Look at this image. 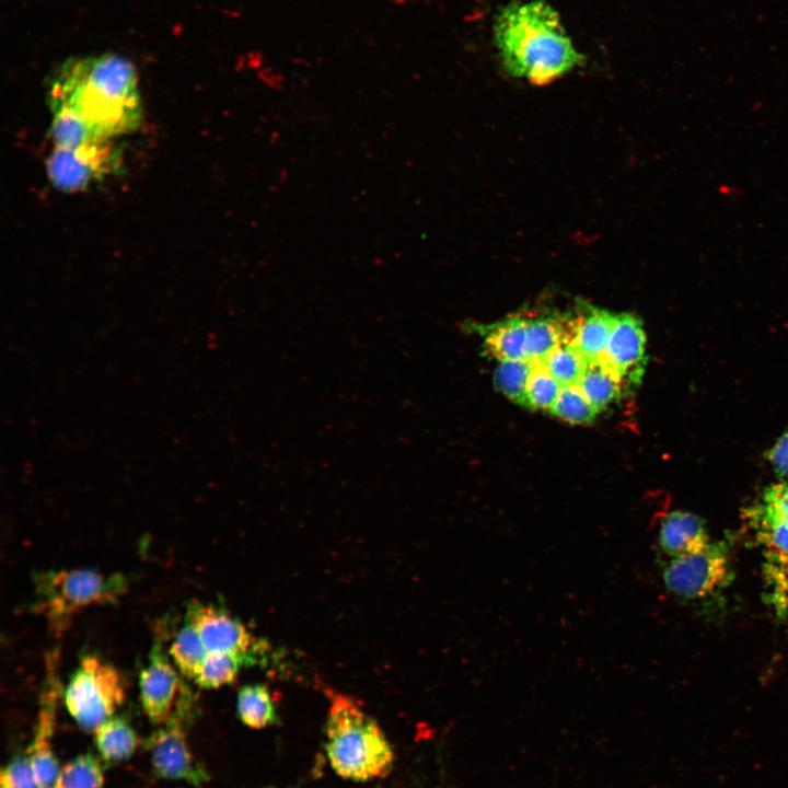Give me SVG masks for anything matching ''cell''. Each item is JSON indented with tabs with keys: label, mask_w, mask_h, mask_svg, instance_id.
<instances>
[{
	"label": "cell",
	"mask_w": 788,
	"mask_h": 788,
	"mask_svg": "<svg viewBox=\"0 0 788 788\" xmlns=\"http://www.w3.org/2000/svg\"><path fill=\"white\" fill-rule=\"evenodd\" d=\"M46 96L50 112L72 114L100 140L136 130L142 118L136 69L114 53L65 60L49 77Z\"/></svg>",
	"instance_id": "6da1fadb"
},
{
	"label": "cell",
	"mask_w": 788,
	"mask_h": 788,
	"mask_svg": "<svg viewBox=\"0 0 788 788\" xmlns=\"http://www.w3.org/2000/svg\"><path fill=\"white\" fill-rule=\"evenodd\" d=\"M494 37L505 69L533 84L551 83L581 60L558 13L543 0L507 4L496 18Z\"/></svg>",
	"instance_id": "7a4b0ae2"
},
{
	"label": "cell",
	"mask_w": 788,
	"mask_h": 788,
	"mask_svg": "<svg viewBox=\"0 0 788 788\" xmlns=\"http://www.w3.org/2000/svg\"><path fill=\"white\" fill-rule=\"evenodd\" d=\"M326 752L340 777L366 781L384 776L392 767L393 751L385 734L351 698L333 694L326 720Z\"/></svg>",
	"instance_id": "3957f363"
},
{
	"label": "cell",
	"mask_w": 788,
	"mask_h": 788,
	"mask_svg": "<svg viewBox=\"0 0 788 788\" xmlns=\"http://www.w3.org/2000/svg\"><path fill=\"white\" fill-rule=\"evenodd\" d=\"M35 611L44 616L54 636H61L74 615L91 605L107 604L123 595L128 582L123 575H103L90 569L38 572Z\"/></svg>",
	"instance_id": "277c9868"
},
{
	"label": "cell",
	"mask_w": 788,
	"mask_h": 788,
	"mask_svg": "<svg viewBox=\"0 0 788 788\" xmlns=\"http://www.w3.org/2000/svg\"><path fill=\"white\" fill-rule=\"evenodd\" d=\"M125 688L119 672L95 657H85L72 673L65 691L66 707L77 725L90 732L123 704Z\"/></svg>",
	"instance_id": "5b68a950"
},
{
	"label": "cell",
	"mask_w": 788,
	"mask_h": 788,
	"mask_svg": "<svg viewBox=\"0 0 788 788\" xmlns=\"http://www.w3.org/2000/svg\"><path fill=\"white\" fill-rule=\"evenodd\" d=\"M123 171L121 150L112 140L76 148L55 147L46 161L50 184L62 193L84 190L90 184Z\"/></svg>",
	"instance_id": "8992f818"
},
{
	"label": "cell",
	"mask_w": 788,
	"mask_h": 788,
	"mask_svg": "<svg viewBox=\"0 0 788 788\" xmlns=\"http://www.w3.org/2000/svg\"><path fill=\"white\" fill-rule=\"evenodd\" d=\"M662 578L667 589L676 596L699 600L714 595L732 578L727 547L711 542L697 553L671 558Z\"/></svg>",
	"instance_id": "52a82bcc"
},
{
	"label": "cell",
	"mask_w": 788,
	"mask_h": 788,
	"mask_svg": "<svg viewBox=\"0 0 788 788\" xmlns=\"http://www.w3.org/2000/svg\"><path fill=\"white\" fill-rule=\"evenodd\" d=\"M190 706L192 697L188 691L170 720L152 733L148 750L151 764L159 776L186 780L197 786L205 779V774L194 760L185 733L184 719Z\"/></svg>",
	"instance_id": "ba28073f"
},
{
	"label": "cell",
	"mask_w": 788,
	"mask_h": 788,
	"mask_svg": "<svg viewBox=\"0 0 788 788\" xmlns=\"http://www.w3.org/2000/svg\"><path fill=\"white\" fill-rule=\"evenodd\" d=\"M187 622L196 628L208 652L234 653L247 659L252 665L264 657V644L240 619L221 609L193 604L187 612Z\"/></svg>",
	"instance_id": "9c48e42d"
},
{
	"label": "cell",
	"mask_w": 788,
	"mask_h": 788,
	"mask_svg": "<svg viewBox=\"0 0 788 788\" xmlns=\"http://www.w3.org/2000/svg\"><path fill=\"white\" fill-rule=\"evenodd\" d=\"M140 699L142 708L153 725L162 726L175 712L182 697L188 692L177 671L157 640L149 662L140 673Z\"/></svg>",
	"instance_id": "30bf717a"
},
{
	"label": "cell",
	"mask_w": 788,
	"mask_h": 788,
	"mask_svg": "<svg viewBox=\"0 0 788 788\" xmlns=\"http://www.w3.org/2000/svg\"><path fill=\"white\" fill-rule=\"evenodd\" d=\"M47 665L35 733L27 754L40 788H53L60 770L53 743L59 698V683L54 658H50V663Z\"/></svg>",
	"instance_id": "8fae6325"
},
{
	"label": "cell",
	"mask_w": 788,
	"mask_h": 788,
	"mask_svg": "<svg viewBox=\"0 0 788 788\" xmlns=\"http://www.w3.org/2000/svg\"><path fill=\"white\" fill-rule=\"evenodd\" d=\"M623 382L638 383L646 363V334L633 314L616 316L605 351L599 359Z\"/></svg>",
	"instance_id": "7c38bea8"
},
{
	"label": "cell",
	"mask_w": 788,
	"mask_h": 788,
	"mask_svg": "<svg viewBox=\"0 0 788 788\" xmlns=\"http://www.w3.org/2000/svg\"><path fill=\"white\" fill-rule=\"evenodd\" d=\"M658 542L660 548L671 558L697 553L710 543L703 521L695 514L676 510L665 515Z\"/></svg>",
	"instance_id": "4fadbf2b"
},
{
	"label": "cell",
	"mask_w": 788,
	"mask_h": 788,
	"mask_svg": "<svg viewBox=\"0 0 788 788\" xmlns=\"http://www.w3.org/2000/svg\"><path fill=\"white\" fill-rule=\"evenodd\" d=\"M616 316L605 310L590 309L578 318L568 322V341L588 362L599 360L605 351Z\"/></svg>",
	"instance_id": "5bb4252c"
},
{
	"label": "cell",
	"mask_w": 788,
	"mask_h": 788,
	"mask_svg": "<svg viewBox=\"0 0 788 788\" xmlns=\"http://www.w3.org/2000/svg\"><path fill=\"white\" fill-rule=\"evenodd\" d=\"M528 317L513 315L498 323L479 326L486 350L499 361L526 360Z\"/></svg>",
	"instance_id": "9a60e30c"
},
{
	"label": "cell",
	"mask_w": 788,
	"mask_h": 788,
	"mask_svg": "<svg viewBox=\"0 0 788 788\" xmlns=\"http://www.w3.org/2000/svg\"><path fill=\"white\" fill-rule=\"evenodd\" d=\"M565 340H568V323L555 316L528 318L525 356L531 363H542Z\"/></svg>",
	"instance_id": "2e32d148"
},
{
	"label": "cell",
	"mask_w": 788,
	"mask_h": 788,
	"mask_svg": "<svg viewBox=\"0 0 788 788\" xmlns=\"http://www.w3.org/2000/svg\"><path fill=\"white\" fill-rule=\"evenodd\" d=\"M102 758L119 762L128 758L137 749L139 739L132 727L123 718L112 717L93 732Z\"/></svg>",
	"instance_id": "e0dca14e"
},
{
	"label": "cell",
	"mask_w": 788,
	"mask_h": 788,
	"mask_svg": "<svg viewBox=\"0 0 788 788\" xmlns=\"http://www.w3.org/2000/svg\"><path fill=\"white\" fill-rule=\"evenodd\" d=\"M236 707L242 722L253 729H263L277 720L270 691L263 684L243 686L237 695Z\"/></svg>",
	"instance_id": "ac0fdd59"
},
{
	"label": "cell",
	"mask_w": 788,
	"mask_h": 788,
	"mask_svg": "<svg viewBox=\"0 0 788 788\" xmlns=\"http://www.w3.org/2000/svg\"><path fill=\"white\" fill-rule=\"evenodd\" d=\"M623 381L600 360L589 362L578 386L591 404L601 412L622 392Z\"/></svg>",
	"instance_id": "d6986e66"
},
{
	"label": "cell",
	"mask_w": 788,
	"mask_h": 788,
	"mask_svg": "<svg viewBox=\"0 0 788 788\" xmlns=\"http://www.w3.org/2000/svg\"><path fill=\"white\" fill-rule=\"evenodd\" d=\"M207 653L198 631L190 623L186 622L170 647L173 663L183 676L195 680Z\"/></svg>",
	"instance_id": "ffe728a7"
},
{
	"label": "cell",
	"mask_w": 788,
	"mask_h": 788,
	"mask_svg": "<svg viewBox=\"0 0 788 788\" xmlns=\"http://www.w3.org/2000/svg\"><path fill=\"white\" fill-rule=\"evenodd\" d=\"M245 665H252V663L241 656L230 652L209 651L194 681L202 688H218L231 684L241 668Z\"/></svg>",
	"instance_id": "44dd1931"
},
{
	"label": "cell",
	"mask_w": 788,
	"mask_h": 788,
	"mask_svg": "<svg viewBox=\"0 0 788 788\" xmlns=\"http://www.w3.org/2000/svg\"><path fill=\"white\" fill-rule=\"evenodd\" d=\"M561 386L578 385L589 364L568 340L558 345L541 363Z\"/></svg>",
	"instance_id": "7402d4cb"
},
{
	"label": "cell",
	"mask_w": 788,
	"mask_h": 788,
	"mask_svg": "<svg viewBox=\"0 0 788 788\" xmlns=\"http://www.w3.org/2000/svg\"><path fill=\"white\" fill-rule=\"evenodd\" d=\"M104 774L92 754H81L63 765L53 788H102Z\"/></svg>",
	"instance_id": "603a6c76"
},
{
	"label": "cell",
	"mask_w": 788,
	"mask_h": 788,
	"mask_svg": "<svg viewBox=\"0 0 788 788\" xmlns=\"http://www.w3.org/2000/svg\"><path fill=\"white\" fill-rule=\"evenodd\" d=\"M533 363L528 360L499 361L494 383L510 401L526 407V386Z\"/></svg>",
	"instance_id": "cb8c5ba5"
},
{
	"label": "cell",
	"mask_w": 788,
	"mask_h": 788,
	"mask_svg": "<svg viewBox=\"0 0 788 788\" xmlns=\"http://www.w3.org/2000/svg\"><path fill=\"white\" fill-rule=\"evenodd\" d=\"M551 413L571 424H588L594 420L599 410L578 385H570L561 386Z\"/></svg>",
	"instance_id": "d4e9b609"
},
{
	"label": "cell",
	"mask_w": 788,
	"mask_h": 788,
	"mask_svg": "<svg viewBox=\"0 0 788 788\" xmlns=\"http://www.w3.org/2000/svg\"><path fill=\"white\" fill-rule=\"evenodd\" d=\"M561 385L541 363H533L526 386V407L549 410L554 406Z\"/></svg>",
	"instance_id": "484cf974"
},
{
	"label": "cell",
	"mask_w": 788,
	"mask_h": 788,
	"mask_svg": "<svg viewBox=\"0 0 788 788\" xmlns=\"http://www.w3.org/2000/svg\"><path fill=\"white\" fill-rule=\"evenodd\" d=\"M750 512L788 521V482L769 486Z\"/></svg>",
	"instance_id": "4316f807"
},
{
	"label": "cell",
	"mask_w": 788,
	"mask_h": 788,
	"mask_svg": "<svg viewBox=\"0 0 788 788\" xmlns=\"http://www.w3.org/2000/svg\"><path fill=\"white\" fill-rule=\"evenodd\" d=\"M0 788H40L28 756H18L0 774Z\"/></svg>",
	"instance_id": "83f0119b"
},
{
	"label": "cell",
	"mask_w": 788,
	"mask_h": 788,
	"mask_svg": "<svg viewBox=\"0 0 788 788\" xmlns=\"http://www.w3.org/2000/svg\"><path fill=\"white\" fill-rule=\"evenodd\" d=\"M774 472L788 482V428L766 454Z\"/></svg>",
	"instance_id": "f1b7e54d"
}]
</instances>
